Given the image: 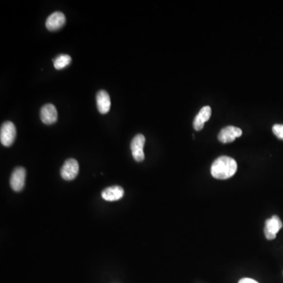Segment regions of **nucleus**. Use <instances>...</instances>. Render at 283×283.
I'll use <instances>...</instances> for the list:
<instances>
[{
	"label": "nucleus",
	"mask_w": 283,
	"mask_h": 283,
	"mask_svg": "<svg viewBox=\"0 0 283 283\" xmlns=\"http://www.w3.org/2000/svg\"><path fill=\"white\" fill-rule=\"evenodd\" d=\"M238 164L235 160L228 156H221L214 161L211 166V174L217 179H227L235 174Z\"/></svg>",
	"instance_id": "nucleus-1"
},
{
	"label": "nucleus",
	"mask_w": 283,
	"mask_h": 283,
	"mask_svg": "<svg viewBox=\"0 0 283 283\" xmlns=\"http://www.w3.org/2000/svg\"><path fill=\"white\" fill-rule=\"evenodd\" d=\"M17 131L14 123L6 121L2 124L0 130V141L5 146H11L16 139Z\"/></svg>",
	"instance_id": "nucleus-2"
},
{
	"label": "nucleus",
	"mask_w": 283,
	"mask_h": 283,
	"mask_svg": "<svg viewBox=\"0 0 283 283\" xmlns=\"http://www.w3.org/2000/svg\"><path fill=\"white\" fill-rule=\"evenodd\" d=\"M145 142H146V139L142 134L136 135L131 141V150L132 156L138 162L143 161L144 159H145V154L143 152Z\"/></svg>",
	"instance_id": "nucleus-3"
},
{
	"label": "nucleus",
	"mask_w": 283,
	"mask_h": 283,
	"mask_svg": "<svg viewBox=\"0 0 283 283\" xmlns=\"http://www.w3.org/2000/svg\"><path fill=\"white\" fill-rule=\"evenodd\" d=\"M283 228V222L277 215L267 219L265 222V234L268 240H273L276 238L278 232Z\"/></svg>",
	"instance_id": "nucleus-4"
},
{
	"label": "nucleus",
	"mask_w": 283,
	"mask_h": 283,
	"mask_svg": "<svg viewBox=\"0 0 283 283\" xmlns=\"http://www.w3.org/2000/svg\"><path fill=\"white\" fill-rule=\"evenodd\" d=\"M26 171L23 167H18L13 171L11 174L10 184L11 188L16 192L21 191L25 187Z\"/></svg>",
	"instance_id": "nucleus-5"
},
{
	"label": "nucleus",
	"mask_w": 283,
	"mask_h": 283,
	"mask_svg": "<svg viewBox=\"0 0 283 283\" xmlns=\"http://www.w3.org/2000/svg\"><path fill=\"white\" fill-rule=\"evenodd\" d=\"M79 164L75 159H68L64 163L61 169V176L65 180H73L79 173Z\"/></svg>",
	"instance_id": "nucleus-6"
},
{
	"label": "nucleus",
	"mask_w": 283,
	"mask_h": 283,
	"mask_svg": "<svg viewBox=\"0 0 283 283\" xmlns=\"http://www.w3.org/2000/svg\"><path fill=\"white\" fill-rule=\"evenodd\" d=\"M242 135V131L239 127L234 126H228L220 131L218 135V140L222 143H230L234 142L237 138L240 137Z\"/></svg>",
	"instance_id": "nucleus-7"
},
{
	"label": "nucleus",
	"mask_w": 283,
	"mask_h": 283,
	"mask_svg": "<svg viewBox=\"0 0 283 283\" xmlns=\"http://www.w3.org/2000/svg\"><path fill=\"white\" fill-rule=\"evenodd\" d=\"M40 119L45 124H53L58 121V112L56 107L48 103L43 106L40 110Z\"/></svg>",
	"instance_id": "nucleus-8"
},
{
	"label": "nucleus",
	"mask_w": 283,
	"mask_h": 283,
	"mask_svg": "<svg viewBox=\"0 0 283 283\" xmlns=\"http://www.w3.org/2000/svg\"><path fill=\"white\" fill-rule=\"evenodd\" d=\"M65 24H66V17L63 13L59 12V11L52 14L47 18L46 21V27L50 31H56L62 29Z\"/></svg>",
	"instance_id": "nucleus-9"
},
{
	"label": "nucleus",
	"mask_w": 283,
	"mask_h": 283,
	"mask_svg": "<svg viewBox=\"0 0 283 283\" xmlns=\"http://www.w3.org/2000/svg\"><path fill=\"white\" fill-rule=\"evenodd\" d=\"M97 107L99 113L106 114L109 112L111 107L110 97L106 90H99L96 95Z\"/></svg>",
	"instance_id": "nucleus-10"
},
{
	"label": "nucleus",
	"mask_w": 283,
	"mask_h": 283,
	"mask_svg": "<svg viewBox=\"0 0 283 283\" xmlns=\"http://www.w3.org/2000/svg\"><path fill=\"white\" fill-rule=\"evenodd\" d=\"M124 191L120 186H113L107 187L102 193L103 199L107 201H115L121 199L124 197Z\"/></svg>",
	"instance_id": "nucleus-11"
},
{
	"label": "nucleus",
	"mask_w": 283,
	"mask_h": 283,
	"mask_svg": "<svg viewBox=\"0 0 283 283\" xmlns=\"http://www.w3.org/2000/svg\"><path fill=\"white\" fill-rule=\"evenodd\" d=\"M212 115L211 107L205 106L200 110L199 113L195 117L194 121V127L196 131H201L205 125V122H207L210 119Z\"/></svg>",
	"instance_id": "nucleus-12"
},
{
	"label": "nucleus",
	"mask_w": 283,
	"mask_h": 283,
	"mask_svg": "<svg viewBox=\"0 0 283 283\" xmlns=\"http://www.w3.org/2000/svg\"><path fill=\"white\" fill-rule=\"evenodd\" d=\"M53 61V66L56 70H62L71 63L72 58L68 54H60Z\"/></svg>",
	"instance_id": "nucleus-13"
},
{
	"label": "nucleus",
	"mask_w": 283,
	"mask_h": 283,
	"mask_svg": "<svg viewBox=\"0 0 283 283\" xmlns=\"http://www.w3.org/2000/svg\"><path fill=\"white\" fill-rule=\"evenodd\" d=\"M272 131L276 137L283 140V124H275L273 126Z\"/></svg>",
	"instance_id": "nucleus-14"
},
{
	"label": "nucleus",
	"mask_w": 283,
	"mask_h": 283,
	"mask_svg": "<svg viewBox=\"0 0 283 283\" xmlns=\"http://www.w3.org/2000/svg\"><path fill=\"white\" fill-rule=\"evenodd\" d=\"M238 283H259L258 282L255 281L253 279H248V278H244V279H241Z\"/></svg>",
	"instance_id": "nucleus-15"
}]
</instances>
